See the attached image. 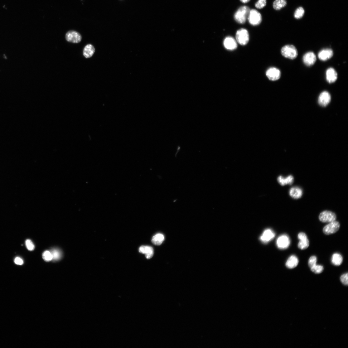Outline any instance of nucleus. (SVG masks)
Masks as SVG:
<instances>
[{"instance_id": "f257e3e1", "label": "nucleus", "mask_w": 348, "mask_h": 348, "mask_svg": "<svg viewBox=\"0 0 348 348\" xmlns=\"http://www.w3.org/2000/svg\"><path fill=\"white\" fill-rule=\"evenodd\" d=\"M250 10L249 7L247 6L240 7L234 14L235 21L239 24L245 23L248 19Z\"/></svg>"}, {"instance_id": "f03ea898", "label": "nucleus", "mask_w": 348, "mask_h": 348, "mask_svg": "<svg viewBox=\"0 0 348 348\" xmlns=\"http://www.w3.org/2000/svg\"><path fill=\"white\" fill-rule=\"evenodd\" d=\"M281 53L285 57L290 60H294L297 57L298 51L295 46L293 45H288L283 46L281 49Z\"/></svg>"}, {"instance_id": "7ed1b4c3", "label": "nucleus", "mask_w": 348, "mask_h": 348, "mask_svg": "<svg viewBox=\"0 0 348 348\" xmlns=\"http://www.w3.org/2000/svg\"><path fill=\"white\" fill-rule=\"evenodd\" d=\"M236 38V41L240 45H246L249 41V35L248 31L245 29H239L237 31Z\"/></svg>"}, {"instance_id": "20e7f679", "label": "nucleus", "mask_w": 348, "mask_h": 348, "mask_svg": "<svg viewBox=\"0 0 348 348\" xmlns=\"http://www.w3.org/2000/svg\"><path fill=\"white\" fill-rule=\"evenodd\" d=\"M249 23L253 26L259 25L262 22V16L256 10H250L248 18Z\"/></svg>"}, {"instance_id": "39448f33", "label": "nucleus", "mask_w": 348, "mask_h": 348, "mask_svg": "<svg viewBox=\"0 0 348 348\" xmlns=\"http://www.w3.org/2000/svg\"><path fill=\"white\" fill-rule=\"evenodd\" d=\"M340 227V224L337 221H334L330 222L329 224L325 226L323 229V233L327 235L335 234L339 230Z\"/></svg>"}, {"instance_id": "423d86ee", "label": "nucleus", "mask_w": 348, "mask_h": 348, "mask_svg": "<svg viewBox=\"0 0 348 348\" xmlns=\"http://www.w3.org/2000/svg\"><path fill=\"white\" fill-rule=\"evenodd\" d=\"M320 220L324 223L330 222L335 221L336 215L334 212L329 211H324L321 213L319 216Z\"/></svg>"}, {"instance_id": "0eeeda50", "label": "nucleus", "mask_w": 348, "mask_h": 348, "mask_svg": "<svg viewBox=\"0 0 348 348\" xmlns=\"http://www.w3.org/2000/svg\"><path fill=\"white\" fill-rule=\"evenodd\" d=\"M266 75L270 80L275 81L280 78L281 73L277 68L273 67L270 68L267 71Z\"/></svg>"}, {"instance_id": "6e6552de", "label": "nucleus", "mask_w": 348, "mask_h": 348, "mask_svg": "<svg viewBox=\"0 0 348 348\" xmlns=\"http://www.w3.org/2000/svg\"><path fill=\"white\" fill-rule=\"evenodd\" d=\"M66 41L73 43H79L82 40L81 35L78 32L71 31L68 32L65 35Z\"/></svg>"}, {"instance_id": "1a4fd4ad", "label": "nucleus", "mask_w": 348, "mask_h": 348, "mask_svg": "<svg viewBox=\"0 0 348 348\" xmlns=\"http://www.w3.org/2000/svg\"><path fill=\"white\" fill-rule=\"evenodd\" d=\"M316 60V56L313 52H308L306 53L303 57V62L307 66H310L314 65Z\"/></svg>"}, {"instance_id": "9d476101", "label": "nucleus", "mask_w": 348, "mask_h": 348, "mask_svg": "<svg viewBox=\"0 0 348 348\" xmlns=\"http://www.w3.org/2000/svg\"><path fill=\"white\" fill-rule=\"evenodd\" d=\"M297 237L299 240L298 244V248L302 250H304L307 248L309 245V242L306 234L301 232L298 234Z\"/></svg>"}, {"instance_id": "9b49d317", "label": "nucleus", "mask_w": 348, "mask_h": 348, "mask_svg": "<svg viewBox=\"0 0 348 348\" xmlns=\"http://www.w3.org/2000/svg\"><path fill=\"white\" fill-rule=\"evenodd\" d=\"M290 244L289 238L286 235H283L280 236L278 238L276 242L278 248L281 249H287L289 247Z\"/></svg>"}, {"instance_id": "f8f14e48", "label": "nucleus", "mask_w": 348, "mask_h": 348, "mask_svg": "<svg viewBox=\"0 0 348 348\" xmlns=\"http://www.w3.org/2000/svg\"><path fill=\"white\" fill-rule=\"evenodd\" d=\"M333 55V52L332 49L330 48H326L319 52L318 57L320 60L325 61L331 59Z\"/></svg>"}, {"instance_id": "ddd939ff", "label": "nucleus", "mask_w": 348, "mask_h": 348, "mask_svg": "<svg viewBox=\"0 0 348 348\" xmlns=\"http://www.w3.org/2000/svg\"><path fill=\"white\" fill-rule=\"evenodd\" d=\"M338 74L336 70L332 67L327 69L326 72V78L327 81L330 84L335 82L337 80Z\"/></svg>"}, {"instance_id": "4468645a", "label": "nucleus", "mask_w": 348, "mask_h": 348, "mask_svg": "<svg viewBox=\"0 0 348 348\" xmlns=\"http://www.w3.org/2000/svg\"><path fill=\"white\" fill-rule=\"evenodd\" d=\"M331 99L330 94L327 91H323L319 95L318 102L321 105L325 107L330 103Z\"/></svg>"}, {"instance_id": "2eb2a0df", "label": "nucleus", "mask_w": 348, "mask_h": 348, "mask_svg": "<svg viewBox=\"0 0 348 348\" xmlns=\"http://www.w3.org/2000/svg\"><path fill=\"white\" fill-rule=\"evenodd\" d=\"M224 45L226 49L233 51L237 47V42L234 38L231 36L227 37L224 40Z\"/></svg>"}, {"instance_id": "dca6fc26", "label": "nucleus", "mask_w": 348, "mask_h": 348, "mask_svg": "<svg viewBox=\"0 0 348 348\" xmlns=\"http://www.w3.org/2000/svg\"><path fill=\"white\" fill-rule=\"evenodd\" d=\"M275 235V234L273 230L267 229L264 231L263 234L260 237V239L263 243H266L273 239Z\"/></svg>"}, {"instance_id": "f3484780", "label": "nucleus", "mask_w": 348, "mask_h": 348, "mask_svg": "<svg viewBox=\"0 0 348 348\" xmlns=\"http://www.w3.org/2000/svg\"><path fill=\"white\" fill-rule=\"evenodd\" d=\"M139 251L140 253L145 254L146 258L148 259H151L153 256V249L151 246H142L140 247Z\"/></svg>"}, {"instance_id": "a211bd4d", "label": "nucleus", "mask_w": 348, "mask_h": 348, "mask_svg": "<svg viewBox=\"0 0 348 348\" xmlns=\"http://www.w3.org/2000/svg\"><path fill=\"white\" fill-rule=\"evenodd\" d=\"M298 263V259L297 257L295 255H292L288 259L286 266L288 268L292 269L296 268L297 266Z\"/></svg>"}, {"instance_id": "6ab92c4d", "label": "nucleus", "mask_w": 348, "mask_h": 348, "mask_svg": "<svg viewBox=\"0 0 348 348\" xmlns=\"http://www.w3.org/2000/svg\"><path fill=\"white\" fill-rule=\"evenodd\" d=\"M277 180L278 183L282 186L287 185H291L294 181V178L291 175L289 176L286 177L279 176L278 177Z\"/></svg>"}, {"instance_id": "aec40b11", "label": "nucleus", "mask_w": 348, "mask_h": 348, "mask_svg": "<svg viewBox=\"0 0 348 348\" xmlns=\"http://www.w3.org/2000/svg\"><path fill=\"white\" fill-rule=\"evenodd\" d=\"M302 190L301 188L297 187H294L290 189L289 191V194L292 198L295 199H298L302 197Z\"/></svg>"}, {"instance_id": "412c9836", "label": "nucleus", "mask_w": 348, "mask_h": 348, "mask_svg": "<svg viewBox=\"0 0 348 348\" xmlns=\"http://www.w3.org/2000/svg\"><path fill=\"white\" fill-rule=\"evenodd\" d=\"M95 52V49L93 46L91 44L87 45L84 48L83 50V55L86 58L92 57Z\"/></svg>"}, {"instance_id": "4be33fe9", "label": "nucleus", "mask_w": 348, "mask_h": 348, "mask_svg": "<svg viewBox=\"0 0 348 348\" xmlns=\"http://www.w3.org/2000/svg\"><path fill=\"white\" fill-rule=\"evenodd\" d=\"M343 261V257L340 254L336 253L333 255L331 261L334 265L336 266H340L342 263Z\"/></svg>"}, {"instance_id": "5701e85b", "label": "nucleus", "mask_w": 348, "mask_h": 348, "mask_svg": "<svg viewBox=\"0 0 348 348\" xmlns=\"http://www.w3.org/2000/svg\"><path fill=\"white\" fill-rule=\"evenodd\" d=\"M164 240V236L162 234H158L153 237L152 241L154 245H160L162 244Z\"/></svg>"}, {"instance_id": "b1692460", "label": "nucleus", "mask_w": 348, "mask_h": 348, "mask_svg": "<svg viewBox=\"0 0 348 348\" xmlns=\"http://www.w3.org/2000/svg\"><path fill=\"white\" fill-rule=\"evenodd\" d=\"M286 5V0H275L273 4V7L276 10H279Z\"/></svg>"}, {"instance_id": "393cba45", "label": "nucleus", "mask_w": 348, "mask_h": 348, "mask_svg": "<svg viewBox=\"0 0 348 348\" xmlns=\"http://www.w3.org/2000/svg\"><path fill=\"white\" fill-rule=\"evenodd\" d=\"M53 257V259L54 260H59L61 257V254L59 250L54 249L51 251Z\"/></svg>"}, {"instance_id": "a878e982", "label": "nucleus", "mask_w": 348, "mask_h": 348, "mask_svg": "<svg viewBox=\"0 0 348 348\" xmlns=\"http://www.w3.org/2000/svg\"><path fill=\"white\" fill-rule=\"evenodd\" d=\"M305 11L302 7L298 8L296 11L294 13L295 17L296 19L301 18L304 14Z\"/></svg>"}, {"instance_id": "bb28decb", "label": "nucleus", "mask_w": 348, "mask_h": 348, "mask_svg": "<svg viewBox=\"0 0 348 348\" xmlns=\"http://www.w3.org/2000/svg\"><path fill=\"white\" fill-rule=\"evenodd\" d=\"M311 269L312 272L315 274H320L323 272L324 267L321 265H316L311 268Z\"/></svg>"}, {"instance_id": "cd10ccee", "label": "nucleus", "mask_w": 348, "mask_h": 348, "mask_svg": "<svg viewBox=\"0 0 348 348\" xmlns=\"http://www.w3.org/2000/svg\"><path fill=\"white\" fill-rule=\"evenodd\" d=\"M42 257L43 259L46 262H49L53 259V257L51 251H46L43 253Z\"/></svg>"}, {"instance_id": "c85d7f7f", "label": "nucleus", "mask_w": 348, "mask_h": 348, "mask_svg": "<svg viewBox=\"0 0 348 348\" xmlns=\"http://www.w3.org/2000/svg\"><path fill=\"white\" fill-rule=\"evenodd\" d=\"M317 258L315 256H311L309 258L308 261V265L309 268H311L316 264Z\"/></svg>"}, {"instance_id": "c756f323", "label": "nucleus", "mask_w": 348, "mask_h": 348, "mask_svg": "<svg viewBox=\"0 0 348 348\" xmlns=\"http://www.w3.org/2000/svg\"><path fill=\"white\" fill-rule=\"evenodd\" d=\"M267 0H259L255 5V7L259 9H262L266 5Z\"/></svg>"}, {"instance_id": "7c9ffc66", "label": "nucleus", "mask_w": 348, "mask_h": 348, "mask_svg": "<svg viewBox=\"0 0 348 348\" xmlns=\"http://www.w3.org/2000/svg\"><path fill=\"white\" fill-rule=\"evenodd\" d=\"M25 244L27 249L29 250L32 251L34 250L35 248L34 245L30 239H27L25 242Z\"/></svg>"}, {"instance_id": "2f4dec72", "label": "nucleus", "mask_w": 348, "mask_h": 348, "mask_svg": "<svg viewBox=\"0 0 348 348\" xmlns=\"http://www.w3.org/2000/svg\"><path fill=\"white\" fill-rule=\"evenodd\" d=\"M348 273L344 274L341 275V281L342 283L345 286H347L348 284Z\"/></svg>"}, {"instance_id": "473e14b6", "label": "nucleus", "mask_w": 348, "mask_h": 348, "mask_svg": "<svg viewBox=\"0 0 348 348\" xmlns=\"http://www.w3.org/2000/svg\"><path fill=\"white\" fill-rule=\"evenodd\" d=\"M14 263L17 265H21L23 264V260L19 257H16L14 259Z\"/></svg>"}, {"instance_id": "72a5a7b5", "label": "nucleus", "mask_w": 348, "mask_h": 348, "mask_svg": "<svg viewBox=\"0 0 348 348\" xmlns=\"http://www.w3.org/2000/svg\"><path fill=\"white\" fill-rule=\"evenodd\" d=\"M250 0H240V1L244 3H248L249 2Z\"/></svg>"}]
</instances>
